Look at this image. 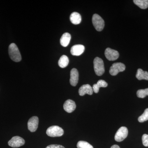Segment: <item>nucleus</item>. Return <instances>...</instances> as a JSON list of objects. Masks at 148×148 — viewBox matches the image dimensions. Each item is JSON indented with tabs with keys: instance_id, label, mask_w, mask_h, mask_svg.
Segmentation results:
<instances>
[{
	"instance_id": "nucleus-1",
	"label": "nucleus",
	"mask_w": 148,
	"mask_h": 148,
	"mask_svg": "<svg viewBox=\"0 0 148 148\" xmlns=\"http://www.w3.org/2000/svg\"><path fill=\"white\" fill-rule=\"evenodd\" d=\"M9 54L11 59L14 62H18L21 61V56L18 48L15 44H11L9 47Z\"/></svg>"
},
{
	"instance_id": "nucleus-2",
	"label": "nucleus",
	"mask_w": 148,
	"mask_h": 148,
	"mask_svg": "<svg viewBox=\"0 0 148 148\" xmlns=\"http://www.w3.org/2000/svg\"><path fill=\"white\" fill-rule=\"evenodd\" d=\"M93 65L95 74L99 76L102 75L105 71L103 60L99 57H95L93 61Z\"/></svg>"
},
{
	"instance_id": "nucleus-3",
	"label": "nucleus",
	"mask_w": 148,
	"mask_h": 148,
	"mask_svg": "<svg viewBox=\"0 0 148 148\" xmlns=\"http://www.w3.org/2000/svg\"><path fill=\"white\" fill-rule=\"evenodd\" d=\"M48 136L51 137H61L64 135V130L57 125H53L49 127L46 131Z\"/></svg>"
},
{
	"instance_id": "nucleus-4",
	"label": "nucleus",
	"mask_w": 148,
	"mask_h": 148,
	"mask_svg": "<svg viewBox=\"0 0 148 148\" xmlns=\"http://www.w3.org/2000/svg\"><path fill=\"white\" fill-rule=\"evenodd\" d=\"M92 23L95 29L98 32H101L105 27V21L100 15L94 14L92 17Z\"/></svg>"
},
{
	"instance_id": "nucleus-5",
	"label": "nucleus",
	"mask_w": 148,
	"mask_h": 148,
	"mask_svg": "<svg viewBox=\"0 0 148 148\" xmlns=\"http://www.w3.org/2000/svg\"><path fill=\"white\" fill-rule=\"evenodd\" d=\"M125 66L121 63H116L113 64L110 69V73L112 76L116 75L120 72L124 71Z\"/></svg>"
},
{
	"instance_id": "nucleus-6",
	"label": "nucleus",
	"mask_w": 148,
	"mask_h": 148,
	"mask_svg": "<svg viewBox=\"0 0 148 148\" xmlns=\"http://www.w3.org/2000/svg\"><path fill=\"white\" fill-rule=\"evenodd\" d=\"M128 131L127 127L123 126L117 131L115 135V140L116 142H121L125 140L128 135Z\"/></svg>"
},
{
	"instance_id": "nucleus-7",
	"label": "nucleus",
	"mask_w": 148,
	"mask_h": 148,
	"mask_svg": "<svg viewBox=\"0 0 148 148\" xmlns=\"http://www.w3.org/2000/svg\"><path fill=\"white\" fill-rule=\"evenodd\" d=\"M105 56L107 59L110 61H115L119 57V54L116 50L107 48L105 50Z\"/></svg>"
},
{
	"instance_id": "nucleus-8",
	"label": "nucleus",
	"mask_w": 148,
	"mask_h": 148,
	"mask_svg": "<svg viewBox=\"0 0 148 148\" xmlns=\"http://www.w3.org/2000/svg\"><path fill=\"white\" fill-rule=\"evenodd\" d=\"M8 145L13 148H17L24 145L25 144V140L19 136H14L8 143Z\"/></svg>"
},
{
	"instance_id": "nucleus-9",
	"label": "nucleus",
	"mask_w": 148,
	"mask_h": 148,
	"mask_svg": "<svg viewBox=\"0 0 148 148\" xmlns=\"http://www.w3.org/2000/svg\"><path fill=\"white\" fill-rule=\"evenodd\" d=\"M39 119L37 116H33L28 122V129L31 132H34L37 130L38 125Z\"/></svg>"
},
{
	"instance_id": "nucleus-10",
	"label": "nucleus",
	"mask_w": 148,
	"mask_h": 148,
	"mask_svg": "<svg viewBox=\"0 0 148 148\" xmlns=\"http://www.w3.org/2000/svg\"><path fill=\"white\" fill-rule=\"evenodd\" d=\"M93 91L92 87L89 84H84L81 86L79 90V93L80 96H84L86 94L91 95Z\"/></svg>"
},
{
	"instance_id": "nucleus-11",
	"label": "nucleus",
	"mask_w": 148,
	"mask_h": 148,
	"mask_svg": "<svg viewBox=\"0 0 148 148\" xmlns=\"http://www.w3.org/2000/svg\"><path fill=\"white\" fill-rule=\"evenodd\" d=\"M76 108V105L75 102L73 100L69 99L65 101L64 103V110L69 113L73 112L75 110Z\"/></svg>"
},
{
	"instance_id": "nucleus-12",
	"label": "nucleus",
	"mask_w": 148,
	"mask_h": 148,
	"mask_svg": "<svg viewBox=\"0 0 148 148\" xmlns=\"http://www.w3.org/2000/svg\"><path fill=\"white\" fill-rule=\"evenodd\" d=\"M79 80V73L76 69H72L71 71L70 82L73 86H75L77 84Z\"/></svg>"
},
{
	"instance_id": "nucleus-13",
	"label": "nucleus",
	"mask_w": 148,
	"mask_h": 148,
	"mask_svg": "<svg viewBox=\"0 0 148 148\" xmlns=\"http://www.w3.org/2000/svg\"><path fill=\"white\" fill-rule=\"evenodd\" d=\"M85 50L84 46L82 45H76L72 47L71 52L72 55L78 56L81 55Z\"/></svg>"
},
{
	"instance_id": "nucleus-14",
	"label": "nucleus",
	"mask_w": 148,
	"mask_h": 148,
	"mask_svg": "<svg viewBox=\"0 0 148 148\" xmlns=\"http://www.w3.org/2000/svg\"><path fill=\"white\" fill-rule=\"evenodd\" d=\"M71 35L68 33H66L62 35L60 39V43L64 47H66L69 45L71 41Z\"/></svg>"
},
{
	"instance_id": "nucleus-15",
	"label": "nucleus",
	"mask_w": 148,
	"mask_h": 148,
	"mask_svg": "<svg viewBox=\"0 0 148 148\" xmlns=\"http://www.w3.org/2000/svg\"><path fill=\"white\" fill-rule=\"evenodd\" d=\"M70 20L72 24L75 25L79 24L82 21L81 16L78 12H73L70 16Z\"/></svg>"
},
{
	"instance_id": "nucleus-16",
	"label": "nucleus",
	"mask_w": 148,
	"mask_h": 148,
	"mask_svg": "<svg viewBox=\"0 0 148 148\" xmlns=\"http://www.w3.org/2000/svg\"><path fill=\"white\" fill-rule=\"evenodd\" d=\"M108 84L105 81L103 80H99L97 84H93L92 88L93 92L95 93H98L99 91V89L101 87H106L108 86Z\"/></svg>"
},
{
	"instance_id": "nucleus-17",
	"label": "nucleus",
	"mask_w": 148,
	"mask_h": 148,
	"mask_svg": "<svg viewBox=\"0 0 148 148\" xmlns=\"http://www.w3.org/2000/svg\"><path fill=\"white\" fill-rule=\"evenodd\" d=\"M136 77L139 80L143 79L148 80V72L144 71L142 69H138L136 75Z\"/></svg>"
},
{
	"instance_id": "nucleus-18",
	"label": "nucleus",
	"mask_w": 148,
	"mask_h": 148,
	"mask_svg": "<svg viewBox=\"0 0 148 148\" xmlns=\"http://www.w3.org/2000/svg\"><path fill=\"white\" fill-rule=\"evenodd\" d=\"M69 59L68 56L66 55H63L58 61V66L61 68H65L68 66L69 64Z\"/></svg>"
},
{
	"instance_id": "nucleus-19",
	"label": "nucleus",
	"mask_w": 148,
	"mask_h": 148,
	"mask_svg": "<svg viewBox=\"0 0 148 148\" xmlns=\"http://www.w3.org/2000/svg\"><path fill=\"white\" fill-rule=\"evenodd\" d=\"M134 3L142 9L148 8V0H134Z\"/></svg>"
},
{
	"instance_id": "nucleus-20",
	"label": "nucleus",
	"mask_w": 148,
	"mask_h": 148,
	"mask_svg": "<svg viewBox=\"0 0 148 148\" xmlns=\"http://www.w3.org/2000/svg\"><path fill=\"white\" fill-rule=\"evenodd\" d=\"M77 148H93V147L87 142L80 141L77 144Z\"/></svg>"
},
{
	"instance_id": "nucleus-21",
	"label": "nucleus",
	"mask_w": 148,
	"mask_h": 148,
	"mask_svg": "<svg viewBox=\"0 0 148 148\" xmlns=\"http://www.w3.org/2000/svg\"><path fill=\"white\" fill-rule=\"evenodd\" d=\"M137 95L138 98H145L146 96L148 95V88L138 90L137 92Z\"/></svg>"
},
{
	"instance_id": "nucleus-22",
	"label": "nucleus",
	"mask_w": 148,
	"mask_h": 148,
	"mask_svg": "<svg viewBox=\"0 0 148 148\" xmlns=\"http://www.w3.org/2000/svg\"><path fill=\"white\" fill-rule=\"evenodd\" d=\"M138 120L140 123H143L148 120V108L145 110L143 114L138 118Z\"/></svg>"
},
{
	"instance_id": "nucleus-23",
	"label": "nucleus",
	"mask_w": 148,
	"mask_h": 148,
	"mask_svg": "<svg viewBox=\"0 0 148 148\" xmlns=\"http://www.w3.org/2000/svg\"><path fill=\"white\" fill-rule=\"evenodd\" d=\"M143 145L146 147H148V135L144 134L142 137Z\"/></svg>"
},
{
	"instance_id": "nucleus-24",
	"label": "nucleus",
	"mask_w": 148,
	"mask_h": 148,
	"mask_svg": "<svg viewBox=\"0 0 148 148\" xmlns=\"http://www.w3.org/2000/svg\"><path fill=\"white\" fill-rule=\"evenodd\" d=\"M45 148H65L63 146L58 145H52L47 146Z\"/></svg>"
},
{
	"instance_id": "nucleus-25",
	"label": "nucleus",
	"mask_w": 148,
	"mask_h": 148,
	"mask_svg": "<svg viewBox=\"0 0 148 148\" xmlns=\"http://www.w3.org/2000/svg\"><path fill=\"white\" fill-rule=\"evenodd\" d=\"M111 148H120V147L117 145H114L111 147Z\"/></svg>"
}]
</instances>
